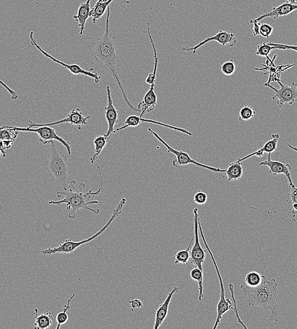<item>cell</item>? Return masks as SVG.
<instances>
[{
  "mask_svg": "<svg viewBox=\"0 0 297 329\" xmlns=\"http://www.w3.org/2000/svg\"><path fill=\"white\" fill-rule=\"evenodd\" d=\"M110 6L107 10L106 18L105 31L100 38H90L85 41L90 56L103 70L110 74L121 91L125 102L129 107L136 112H141L138 108H134L130 102L127 92L120 80L117 70V65L120 63L119 57L116 53L117 39L110 31Z\"/></svg>",
  "mask_w": 297,
  "mask_h": 329,
  "instance_id": "1",
  "label": "cell"
},
{
  "mask_svg": "<svg viewBox=\"0 0 297 329\" xmlns=\"http://www.w3.org/2000/svg\"><path fill=\"white\" fill-rule=\"evenodd\" d=\"M99 173L101 175V184L99 189L96 191H92L90 190L87 193H84L83 189H85V185L84 183H80L77 187H76L75 180H72L69 184V188L64 191L58 192L57 195L58 197L64 196V198L59 201H50L49 204L50 205H60L61 204H66L67 211L69 218L71 219H75L76 217V212L80 209L90 211L94 214H98L100 212L99 208H90L89 205H96L99 203L97 200L90 201V198L92 196H96L100 193L103 186V177L100 169V166H98Z\"/></svg>",
  "mask_w": 297,
  "mask_h": 329,
  "instance_id": "2",
  "label": "cell"
},
{
  "mask_svg": "<svg viewBox=\"0 0 297 329\" xmlns=\"http://www.w3.org/2000/svg\"><path fill=\"white\" fill-rule=\"evenodd\" d=\"M243 294L247 298L248 305L251 307H260L266 310H270L271 314L269 317L271 321H278V306L277 303L278 284L275 278L270 280L265 275H262L261 284L257 287H249L241 284Z\"/></svg>",
  "mask_w": 297,
  "mask_h": 329,
  "instance_id": "3",
  "label": "cell"
},
{
  "mask_svg": "<svg viewBox=\"0 0 297 329\" xmlns=\"http://www.w3.org/2000/svg\"><path fill=\"white\" fill-rule=\"evenodd\" d=\"M48 159L45 162L46 170L51 177L54 178L60 188L66 190L69 188V175L71 174L66 157L62 150L56 145L55 141L51 142Z\"/></svg>",
  "mask_w": 297,
  "mask_h": 329,
  "instance_id": "4",
  "label": "cell"
},
{
  "mask_svg": "<svg viewBox=\"0 0 297 329\" xmlns=\"http://www.w3.org/2000/svg\"><path fill=\"white\" fill-rule=\"evenodd\" d=\"M126 202V199L122 198L121 201H120V203L118 204L117 207H116L115 210H113V214L111 215V217L107 223H106L103 228H101L99 231L97 232L96 234H95V235L91 236V237L87 238L86 240L77 242H73V240L68 239V240L65 241L64 243H63L62 244H60L58 247L44 249L43 251V254H45V255H51V254L56 253H72V252H73L75 249H77L78 247H79L80 246L92 242V241H93L95 239L98 237V236L102 235V234H103L104 232L109 228V226H110L111 224L112 223L113 221H114L116 218L119 216V215L122 214L123 208H124Z\"/></svg>",
  "mask_w": 297,
  "mask_h": 329,
  "instance_id": "5",
  "label": "cell"
},
{
  "mask_svg": "<svg viewBox=\"0 0 297 329\" xmlns=\"http://www.w3.org/2000/svg\"><path fill=\"white\" fill-rule=\"evenodd\" d=\"M148 131L150 132V133H151L152 135L154 136L155 138L159 141L160 143H162V145L165 147L167 150H168V153H171V154H173V155H175L176 157V159L173 160L172 161L173 166H175V167H179V166H187L189 164H196L197 166H200V167L208 169V170L213 171V172H225V170H226L225 169L214 167V166H211L207 165V164L199 163V162L195 161L194 159H192V158L189 156V155L187 154V153L183 152V151H178L174 149V148L171 147L170 146H169L165 141L162 140V139L158 135V134L155 133V132H154V131H152V129L148 128Z\"/></svg>",
  "mask_w": 297,
  "mask_h": 329,
  "instance_id": "6",
  "label": "cell"
},
{
  "mask_svg": "<svg viewBox=\"0 0 297 329\" xmlns=\"http://www.w3.org/2000/svg\"><path fill=\"white\" fill-rule=\"evenodd\" d=\"M199 231H200L201 237L202 239H203L204 245H205L206 248H207L208 251L209 252H210L211 259H212L213 263H214V265L215 266L216 270H217L218 276V278H219L220 287H221L220 300L217 305V320H216L215 326L213 327V329H216L218 328V324H219L220 322H221L223 315L226 314V312H228L229 310H233L234 308L233 307V306H232L231 301L229 300V299H226V298H225L224 287L223 282L221 273L220 272L219 268H218L217 261L215 260V257L213 254V252L211 251L210 247H209L207 242H206L205 236L204 235L203 229H202L200 219H199Z\"/></svg>",
  "mask_w": 297,
  "mask_h": 329,
  "instance_id": "7",
  "label": "cell"
},
{
  "mask_svg": "<svg viewBox=\"0 0 297 329\" xmlns=\"http://www.w3.org/2000/svg\"><path fill=\"white\" fill-rule=\"evenodd\" d=\"M10 128L16 130L18 132H29L38 134L39 140L44 145H48L52 141H57L62 143L66 148L68 154L71 155V144L59 135L57 130L52 128L51 126L38 127V128H29V127H20L16 126H9Z\"/></svg>",
  "mask_w": 297,
  "mask_h": 329,
  "instance_id": "8",
  "label": "cell"
},
{
  "mask_svg": "<svg viewBox=\"0 0 297 329\" xmlns=\"http://www.w3.org/2000/svg\"><path fill=\"white\" fill-rule=\"evenodd\" d=\"M194 245L190 249V261L196 267L203 271V263L206 257V250L201 247L199 235V219H200L198 215V209L194 208Z\"/></svg>",
  "mask_w": 297,
  "mask_h": 329,
  "instance_id": "9",
  "label": "cell"
},
{
  "mask_svg": "<svg viewBox=\"0 0 297 329\" xmlns=\"http://www.w3.org/2000/svg\"><path fill=\"white\" fill-rule=\"evenodd\" d=\"M280 85V89H277L269 83L264 84V86L268 87L273 89L275 95L273 99H278L277 105L279 107H282L285 104L292 105L297 101V83H292L291 85L283 84L280 81H277Z\"/></svg>",
  "mask_w": 297,
  "mask_h": 329,
  "instance_id": "10",
  "label": "cell"
},
{
  "mask_svg": "<svg viewBox=\"0 0 297 329\" xmlns=\"http://www.w3.org/2000/svg\"><path fill=\"white\" fill-rule=\"evenodd\" d=\"M29 38L30 41H31L32 46H34L35 47L38 48V50L40 51L41 53H43V54L45 55L46 57H47L48 59L52 60L53 62H55V63L61 65V66H63L64 67V68L67 69V70H69L70 72H71V73L74 74V75H83L88 76V77L93 79L94 82H96V84H98L99 81H100L101 78V76L98 75V74L85 70V69H82V67L78 66V65H70L64 63V62L60 61L59 60L56 59L55 58L52 56V55H51L47 52H46V51L44 50L43 48H42L41 46L38 45V43L36 42V39H34V32H30Z\"/></svg>",
  "mask_w": 297,
  "mask_h": 329,
  "instance_id": "11",
  "label": "cell"
},
{
  "mask_svg": "<svg viewBox=\"0 0 297 329\" xmlns=\"http://www.w3.org/2000/svg\"><path fill=\"white\" fill-rule=\"evenodd\" d=\"M90 116H85L83 115L82 112L79 108L74 109L71 112L69 113L66 118L65 119L59 120V121L53 122L48 123V124H36V122L29 120V128H32L33 127H42V126H52L55 125H59L65 124V123H70V124L74 125L78 127V129L80 130L82 129V126L87 125L88 120L90 119Z\"/></svg>",
  "mask_w": 297,
  "mask_h": 329,
  "instance_id": "12",
  "label": "cell"
},
{
  "mask_svg": "<svg viewBox=\"0 0 297 329\" xmlns=\"http://www.w3.org/2000/svg\"><path fill=\"white\" fill-rule=\"evenodd\" d=\"M210 41H217V42L220 43L222 46H225L227 44H229L230 46H233L235 45L236 39L235 35L233 33H231V32L221 30L216 35L208 37V38L202 41L201 42L197 44L196 46H194V47H182V50L183 52H190V51H192L193 54H195L196 53V51L199 48H201V46H204L205 44L210 42Z\"/></svg>",
  "mask_w": 297,
  "mask_h": 329,
  "instance_id": "13",
  "label": "cell"
},
{
  "mask_svg": "<svg viewBox=\"0 0 297 329\" xmlns=\"http://www.w3.org/2000/svg\"><path fill=\"white\" fill-rule=\"evenodd\" d=\"M144 122L151 123V124L159 125V126L166 127V128L175 130V131L180 132V133L187 134V135H192V134L189 131H187L186 129L180 128V127H178L170 126V125L164 124V123H162L161 122L155 121V120H154L143 119V118L141 117L140 116L134 115L129 116V117L127 118L126 120H125L124 126L120 127L119 128L115 129L114 132H113V134L118 133V132L122 131V130L128 128V127H135L138 126L139 125L142 124V123Z\"/></svg>",
  "mask_w": 297,
  "mask_h": 329,
  "instance_id": "14",
  "label": "cell"
},
{
  "mask_svg": "<svg viewBox=\"0 0 297 329\" xmlns=\"http://www.w3.org/2000/svg\"><path fill=\"white\" fill-rule=\"evenodd\" d=\"M259 165L268 166L271 174L277 175L284 174L288 179V182L291 187L296 186L292 181L291 172L292 170L291 164H284L278 161H274L271 159V154H268V159L265 161L261 162Z\"/></svg>",
  "mask_w": 297,
  "mask_h": 329,
  "instance_id": "15",
  "label": "cell"
},
{
  "mask_svg": "<svg viewBox=\"0 0 297 329\" xmlns=\"http://www.w3.org/2000/svg\"><path fill=\"white\" fill-rule=\"evenodd\" d=\"M106 92H107L108 105L105 106L104 109H105V117L107 120L108 129L104 135L107 138H110L115 131V126L118 122V112L113 105L110 87L109 85L106 87Z\"/></svg>",
  "mask_w": 297,
  "mask_h": 329,
  "instance_id": "16",
  "label": "cell"
},
{
  "mask_svg": "<svg viewBox=\"0 0 297 329\" xmlns=\"http://www.w3.org/2000/svg\"><path fill=\"white\" fill-rule=\"evenodd\" d=\"M296 10H297V4L286 2V3L277 6V7H274L271 11L259 16L258 18L254 20L256 21H259V20H262L267 17H273L276 19L278 17H285V16L291 14V13Z\"/></svg>",
  "mask_w": 297,
  "mask_h": 329,
  "instance_id": "17",
  "label": "cell"
},
{
  "mask_svg": "<svg viewBox=\"0 0 297 329\" xmlns=\"http://www.w3.org/2000/svg\"><path fill=\"white\" fill-rule=\"evenodd\" d=\"M178 290H179V287H174L170 293H168L165 301L162 304L160 305L158 309L157 310L156 314H155L154 329H158L162 325V323H163L164 320L166 319L167 315H168L169 303L171 302L174 294L178 292Z\"/></svg>",
  "mask_w": 297,
  "mask_h": 329,
  "instance_id": "18",
  "label": "cell"
},
{
  "mask_svg": "<svg viewBox=\"0 0 297 329\" xmlns=\"http://www.w3.org/2000/svg\"><path fill=\"white\" fill-rule=\"evenodd\" d=\"M280 135L278 134H272V139L265 143L263 147L257 150V152L248 155L247 156L238 159L237 162H243L253 156L259 158L264 157V154H272L273 152L277 150L278 141H279Z\"/></svg>",
  "mask_w": 297,
  "mask_h": 329,
  "instance_id": "19",
  "label": "cell"
},
{
  "mask_svg": "<svg viewBox=\"0 0 297 329\" xmlns=\"http://www.w3.org/2000/svg\"><path fill=\"white\" fill-rule=\"evenodd\" d=\"M90 1L91 0H87L84 3H81L78 9L77 13L73 17L74 19L78 22L80 29V35L84 34L85 24H86L88 18L90 17V10H91Z\"/></svg>",
  "mask_w": 297,
  "mask_h": 329,
  "instance_id": "20",
  "label": "cell"
},
{
  "mask_svg": "<svg viewBox=\"0 0 297 329\" xmlns=\"http://www.w3.org/2000/svg\"><path fill=\"white\" fill-rule=\"evenodd\" d=\"M34 328L36 329H50L53 323V317L52 313L46 311L39 314L38 308H35Z\"/></svg>",
  "mask_w": 297,
  "mask_h": 329,
  "instance_id": "21",
  "label": "cell"
},
{
  "mask_svg": "<svg viewBox=\"0 0 297 329\" xmlns=\"http://www.w3.org/2000/svg\"><path fill=\"white\" fill-rule=\"evenodd\" d=\"M113 1V0H97L90 13V17L92 18V22L94 24L107 11L110 3Z\"/></svg>",
  "mask_w": 297,
  "mask_h": 329,
  "instance_id": "22",
  "label": "cell"
},
{
  "mask_svg": "<svg viewBox=\"0 0 297 329\" xmlns=\"http://www.w3.org/2000/svg\"><path fill=\"white\" fill-rule=\"evenodd\" d=\"M225 173L228 177V180L231 181H237L242 177L243 174V168L242 162H234L229 164L228 168L225 170Z\"/></svg>",
  "mask_w": 297,
  "mask_h": 329,
  "instance_id": "23",
  "label": "cell"
},
{
  "mask_svg": "<svg viewBox=\"0 0 297 329\" xmlns=\"http://www.w3.org/2000/svg\"><path fill=\"white\" fill-rule=\"evenodd\" d=\"M110 138H107L105 135H100L97 136L94 139L93 143L94 145V154L90 157V161L91 164H94V162L98 159L99 155L103 152L104 148L107 145Z\"/></svg>",
  "mask_w": 297,
  "mask_h": 329,
  "instance_id": "24",
  "label": "cell"
},
{
  "mask_svg": "<svg viewBox=\"0 0 297 329\" xmlns=\"http://www.w3.org/2000/svg\"><path fill=\"white\" fill-rule=\"evenodd\" d=\"M194 240V237H192L191 242L189 243V245L185 249L180 250V251H176L175 253V264L182 263L183 265H187L188 261L190 259V251L191 249V245L192 242Z\"/></svg>",
  "mask_w": 297,
  "mask_h": 329,
  "instance_id": "25",
  "label": "cell"
},
{
  "mask_svg": "<svg viewBox=\"0 0 297 329\" xmlns=\"http://www.w3.org/2000/svg\"><path fill=\"white\" fill-rule=\"evenodd\" d=\"M190 277L192 279L198 282L199 289V300L202 301L204 297L203 294V279H204V272L203 271L199 269V268L196 267L190 272Z\"/></svg>",
  "mask_w": 297,
  "mask_h": 329,
  "instance_id": "26",
  "label": "cell"
},
{
  "mask_svg": "<svg viewBox=\"0 0 297 329\" xmlns=\"http://www.w3.org/2000/svg\"><path fill=\"white\" fill-rule=\"evenodd\" d=\"M75 294H74L69 299L67 304L65 305V307L64 310H63V311L59 313V314H57V322L58 325L57 326V329H59L60 327L64 325V324H66L67 322H68L69 315L67 314V312H68L69 310L71 309V305H71V301H73L74 298L75 297Z\"/></svg>",
  "mask_w": 297,
  "mask_h": 329,
  "instance_id": "27",
  "label": "cell"
},
{
  "mask_svg": "<svg viewBox=\"0 0 297 329\" xmlns=\"http://www.w3.org/2000/svg\"><path fill=\"white\" fill-rule=\"evenodd\" d=\"M19 132L9 126H3V129H0V140H10L15 141Z\"/></svg>",
  "mask_w": 297,
  "mask_h": 329,
  "instance_id": "28",
  "label": "cell"
},
{
  "mask_svg": "<svg viewBox=\"0 0 297 329\" xmlns=\"http://www.w3.org/2000/svg\"><path fill=\"white\" fill-rule=\"evenodd\" d=\"M262 281V275L259 273L255 272H250L245 278L246 285L249 287H257L261 284Z\"/></svg>",
  "mask_w": 297,
  "mask_h": 329,
  "instance_id": "29",
  "label": "cell"
},
{
  "mask_svg": "<svg viewBox=\"0 0 297 329\" xmlns=\"http://www.w3.org/2000/svg\"><path fill=\"white\" fill-rule=\"evenodd\" d=\"M256 112L251 106L245 105L240 109L239 112V120L242 122H247L254 117Z\"/></svg>",
  "mask_w": 297,
  "mask_h": 329,
  "instance_id": "30",
  "label": "cell"
},
{
  "mask_svg": "<svg viewBox=\"0 0 297 329\" xmlns=\"http://www.w3.org/2000/svg\"><path fill=\"white\" fill-rule=\"evenodd\" d=\"M220 69V70H221L222 73L223 74L224 76H231L235 74L236 69H237V67H236L233 60L231 59L229 60V61H227L224 62V64H223Z\"/></svg>",
  "mask_w": 297,
  "mask_h": 329,
  "instance_id": "31",
  "label": "cell"
},
{
  "mask_svg": "<svg viewBox=\"0 0 297 329\" xmlns=\"http://www.w3.org/2000/svg\"><path fill=\"white\" fill-rule=\"evenodd\" d=\"M273 50H275L274 46L269 45L264 42L257 46L256 54L260 57H268Z\"/></svg>",
  "mask_w": 297,
  "mask_h": 329,
  "instance_id": "32",
  "label": "cell"
},
{
  "mask_svg": "<svg viewBox=\"0 0 297 329\" xmlns=\"http://www.w3.org/2000/svg\"><path fill=\"white\" fill-rule=\"evenodd\" d=\"M273 27L271 25L264 23H261L259 28V35L264 38H270L271 34L273 33Z\"/></svg>",
  "mask_w": 297,
  "mask_h": 329,
  "instance_id": "33",
  "label": "cell"
},
{
  "mask_svg": "<svg viewBox=\"0 0 297 329\" xmlns=\"http://www.w3.org/2000/svg\"><path fill=\"white\" fill-rule=\"evenodd\" d=\"M208 195L203 191H198L194 197V202L197 205H203L207 202Z\"/></svg>",
  "mask_w": 297,
  "mask_h": 329,
  "instance_id": "34",
  "label": "cell"
},
{
  "mask_svg": "<svg viewBox=\"0 0 297 329\" xmlns=\"http://www.w3.org/2000/svg\"><path fill=\"white\" fill-rule=\"evenodd\" d=\"M268 45L274 46L275 49L279 50H292L297 52V45H288L285 44H279L275 43H267Z\"/></svg>",
  "mask_w": 297,
  "mask_h": 329,
  "instance_id": "35",
  "label": "cell"
},
{
  "mask_svg": "<svg viewBox=\"0 0 297 329\" xmlns=\"http://www.w3.org/2000/svg\"><path fill=\"white\" fill-rule=\"evenodd\" d=\"M129 302L131 304L132 312L134 311L137 308H140L144 307L142 301L138 298L133 299V300L129 301Z\"/></svg>",
  "mask_w": 297,
  "mask_h": 329,
  "instance_id": "36",
  "label": "cell"
},
{
  "mask_svg": "<svg viewBox=\"0 0 297 329\" xmlns=\"http://www.w3.org/2000/svg\"><path fill=\"white\" fill-rule=\"evenodd\" d=\"M229 289H230V291H231V293L232 298H233L234 305H235V308H236L235 311V313H236V317H237L238 321L239 322H240V323L241 324H242L243 328H244L245 329H247V326H245L244 323H243V322L242 321H241V320L240 319V317H239V316H238V311H237V309H236V304L235 299V297H234V294H234V292H233L234 287H233V284H229Z\"/></svg>",
  "mask_w": 297,
  "mask_h": 329,
  "instance_id": "37",
  "label": "cell"
},
{
  "mask_svg": "<svg viewBox=\"0 0 297 329\" xmlns=\"http://www.w3.org/2000/svg\"><path fill=\"white\" fill-rule=\"evenodd\" d=\"M0 84L3 85V86L7 90V91L9 92V93H10L11 95V99H13V100H15V99L18 98V95L17 92L14 91V90L11 89L10 87H8V85H7L5 83H4L3 81H2L1 80H0Z\"/></svg>",
  "mask_w": 297,
  "mask_h": 329,
  "instance_id": "38",
  "label": "cell"
},
{
  "mask_svg": "<svg viewBox=\"0 0 297 329\" xmlns=\"http://www.w3.org/2000/svg\"><path fill=\"white\" fill-rule=\"evenodd\" d=\"M250 23H252L253 25H253L252 29L253 35L254 37L259 35V28L261 23L259 21H256L254 19L250 20Z\"/></svg>",
  "mask_w": 297,
  "mask_h": 329,
  "instance_id": "39",
  "label": "cell"
},
{
  "mask_svg": "<svg viewBox=\"0 0 297 329\" xmlns=\"http://www.w3.org/2000/svg\"><path fill=\"white\" fill-rule=\"evenodd\" d=\"M291 187V193H290V196H291V200L292 203H297V187L294 186Z\"/></svg>",
  "mask_w": 297,
  "mask_h": 329,
  "instance_id": "40",
  "label": "cell"
},
{
  "mask_svg": "<svg viewBox=\"0 0 297 329\" xmlns=\"http://www.w3.org/2000/svg\"><path fill=\"white\" fill-rule=\"evenodd\" d=\"M291 208L292 210V214L294 215L293 218H295V217H296V213H297V203H292Z\"/></svg>",
  "mask_w": 297,
  "mask_h": 329,
  "instance_id": "41",
  "label": "cell"
},
{
  "mask_svg": "<svg viewBox=\"0 0 297 329\" xmlns=\"http://www.w3.org/2000/svg\"><path fill=\"white\" fill-rule=\"evenodd\" d=\"M286 1L287 3L294 4L296 1H297V0H286Z\"/></svg>",
  "mask_w": 297,
  "mask_h": 329,
  "instance_id": "42",
  "label": "cell"
},
{
  "mask_svg": "<svg viewBox=\"0 0 297 329\" xmlns=\"http://www.w3.org/2000/svg\"><path fill=\"white\" fill-rule=\"evenodd\" d=\"M0 157H4V155H3V152H2L1 148H0Z\"/></svg>",
  "mask_w": 297,
  "mask_h": 329,
  "instance_id": "43",
  "label": "cell"
},
{
  "mask_svg": "<svg viewBox=\"0 0 297 329\" xmlns=\"http://www.w3.org/2000/svg\"><path fill=\"white\" fill-rule=\"evenodd\" d=\"M3 129V126L0 127V129Z\"/></svg>",
  "mask_w": 297,
  "mask_h": 329,
  "instance_id": "44",
  "label": "cell"
}]
</instances>
